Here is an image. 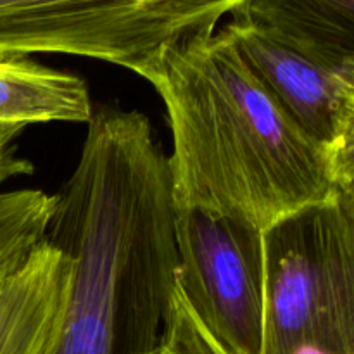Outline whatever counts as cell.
Here are the masks:
<instances>
[{
    "mask_svg": "<svg viewBox=\"0 0 354 354\" xmlns=\"http://www.w3.org/2000/svg\"><path fill=\"white\" fill-rule=\"evenodd\" d=\"M144 80L166 107L176 211L265 234L335 197L324 145L270 95L223 28L168 48Z\"/></svg>",
    "mask_w": 354,
    "mask_h": 354,
    "instance_id": "cell-1",
    "label": "cell"
},
{
    "mask_svg": "<svg viewBox=\"0 0 354 354\" xmlns=\"http://www.w3.org/2000/svg\"><path fill=\"white\" fill-rule=\"evenodd\" d=\"M261 242V354H354V220L339 194Z\"/></svg>",
    "mask_w": 354,
    "mask_h": 354,
    "instance_id": "cell-2",
    "label": "cell"
},
{
    "mask_svg": "<svg viewBox=\"0 0 354 354\" xmlns=\"http://www.w3.org/2000/svg\"><path fill=\"white\" fill-rule=\"evenodd\" d=\"M248 2L0 0V55H76L144 78L168 48L214 33Z\"/></svg>",
    "mask_w": 354,
    "mask_h": 354,
    "instance_id": "cell-3",
    "label": "cell"
},
{
    "mask_svg": "<svg viewBox=\"0 0 354 354\" xmlns=\"http://www.w3.org/2000/svg\"><path fill=\"white\" fill-rule=\"evenodd\" d=\"M176 277L228 354H261L263 242L259 232L199 211H176Z\"/></svg>",
    "mask_w": 354,
    "mask_h": 354,
    "instance_id": "cell-4",
    "label": "cell"
},
{
    "mask_svg": "<svg viewBox=\"0 0 354 354\" xmlns=\"http://www.w3.org/2000/svg\"><path fill=\"white\" fill-rule=\"evenodd\" d=\"M223 30L270 95L325 149L334 135L342 106V83L337 76L241 10L230 17Z\"/></svg>",
    "mask_w": 354,
    "mask_h": 354,
    "instance_id": "cell-5",
    "label": "cell"
},
{
    "mask_svg": "<svg viewBox=\"0 0 354 354\" xmlns=\"http://www.w3.org/2000/svg\"><path fill=\"white\" fill-rule=\"evenodd\" d=\"M75 279L71 256L45 239L0 280V354H57Z\"/></svg>",
    "mask_w": 354,
    "mask_h": 354,
    "instance_id": "cell-6",
    "label": "cell"
},
{
    "mask_svg": "<svg viewBox=\"0 0 354 354\" xmlns=\"http://www.w3.org/2000/svg\"><path fill=\"white\" fill-rule=\"evenodd\" d=\"M242 14L327 66L354 88V0H249Z\"/></svg>",
    "mask_w": 354,
    "mask_h": 354,
    "instance_id": "cell-7",
    "label": "cell"
},
{
    "mask_svg": "<svg viewBox=\"0 0 354 354\" xmlns=\"http://www.w3.org/2000/svg\"><path fill=\"white\" fill-rule=\"evenodd\" d=\"M92 114L88 86L80 76L30 55H0V123L86 124Z\"/></svg>",
    "mask_w": 354,
    "mask_h": 354,
    "instance_id": "cell-8",
    "label": "cell"
},
{
    "mask_svg": "<svg viewBox=\"0 0 354 354\" xmlns=\"http://www.w3.org/2000/svg\"><path fill=\"white\" fill-rule=\"evenodd\" d=\"M325 156L335 189L354 182V88L342 86V106Z\"/></svg>",
    "mask_w": 354,
    "mask_h": 354,
    "instance_id": "cell-9",
    "label": "cell"
},
{
    "mask_svg": "<svg viewBox=\"0 0 354 354\" xmlns=\"http://www.w3.org/2000/svg\"><path fill=\"white\" fill-rule=\"evenodd\" d=\"M24 128L26 127L23 124L0 123V183L10 176L33 173V165L28 159L19 158L14 145Z\"/></svg>",
    "mask_w": 354,
    "mask_h": 354,
    "instance_id": "cell-10",
    "label": "cell"
},
{
    "mask_svg": "<svg viewBox=\"0 0 354 354\" xmlns=\"http://www.w3.org/2000/svg\"><path fill=\"white\" fill-rule=\"evenodd\" d=\"M337 194H339V197L342 199V203L346 204V207H348L349 213H351V216L354 220V182L348 183V185L339 187Z\"/></svg>",
    "mask_w": 354,
    "mask_h": 354,
    "instance_id": "cell-11",
    "label": "cell"
}]
</instances>
